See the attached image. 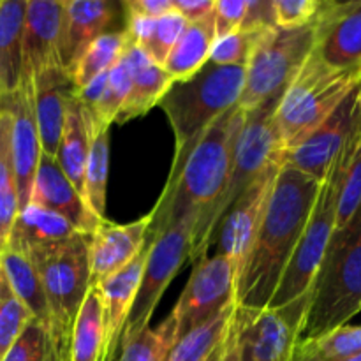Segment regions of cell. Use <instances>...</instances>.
Returning a JSON list of instances; mask_svg holds the SVG:
<instances>
[{"instance_id": "603a6c76", "label": "cell", "mask_w": 361, "mask_h": 361, "mask_svg": "<svg viewBox=\"0 0 361 361\" xmlns=\"http://www.w3.org/2000/svg\"><path fill=\"white\" fill-rule=\"evenodd\" d=\"M123 60L130 73V92L116 115L115 123H127L147 115L175 83V78L166 73L164 67L148 59L147 53L133 42H129L123 51Z\"/></svg>"}, {"instance_id": "8992f818", "label": "cell", "mask_w": 361, "mask_h": 361, "mask_svg": "<svg viewBox=\"0 0 361 361\" xmlns=\"http://www.w3.org/2000/svg\"><path fill=\"white\" fill-rule=\"evenodd\" d=\"M282 95V94H281ZM271 97L264 104L257 106L252 111H245L242 130L238 134V141L235 147L231 173L224 192L217 200L210 212L204 215L203 221L196 226L192 236V250L189 261H201L207 257V250L214 243L217 236L219 226L228 214L235 201L270 168L274 162L282 161V152L279 148L277 136L274 129V113L279 104V99Z\"/></svg>"}, {"instance_id": "60d3db41", "label": "cell", "mask_w": 361, "mask_h": 361, "mask_svg": "<svg viewBox=\"0 0 361 361\" xmlns=\"http://www.w3.org/2000/svg\"><path fill=\"white\" fill-rule=\"evenodd\" d=\"M51 348V334L37 319H32L0 361H46Z\"/></svg>"}, {"instance_id": "8fae6325", "label": "cell", "mask_w": 361, "mask_h": 361, "mask_svg": "<svg viewBox=\"0 0 361 361\" xmlns=\"http://www.w3.org/2000/svg\"><path fill=\"white\" fill-rule=\"evenodd\" d=\"M307 296L284 309H245L236 303L240 361H293Z\"/></svg>"}, {"instance_id": "1f68e13d", "label": "cell", "mask_w": 361, "mask_h": 361, "mask_svg": "<svg viewBox=\"0 0 361 361\" xmlns=\"http://www.w3.org/2000/svg\"><path fill=\"white\" fill-rule=\"evenodd\" d=\"M130 39L126 30L120 32H106L101 37L95 39L81 59L78 60L76 67L71 73L74 90H80L85 85L90 83L95 76H99L104 71L113 69L116 62L122 59L123 51L129 46Z\"/></svg>"}, {"instance_id": "f6af8a7d", "label": "cell", "mask_w": 361, "mask_h": 361, "mask_svg": "<svg viewBox=\"0 0 361 361\" xmlns=\"http://www.w3.org/2000/svg\"><path fill=\"white\" fill-rule=\"evenodd\" d=\"M173 7L185 18L187 23H196L214 14L215 0H173Z\"/></svg>"}, {"instance_id": "9c48e42d", "label": "cell", "mask_w": 361, "mask_h": 361, "mask_svg": "<svg viewBox=\"0 0 361 361\" xmlns=\"http://www.w3.org/2000/svg\"><path fill=\"white\" fill-rule=\"evenodd\" d=\"M337 200L338 171L337 159H335L326 178L321 183L309 222L296 243L295 252H293L267 309H284L307 296L314 277L319 270V264L326 252L335 226H337Z\"/></svg>"}, {"instance_id": "ab89813d", "label": "cell", "mask_w": 361, "mask_h": 361, "mask_svg": "<svg viewBox=\"0 0 361 361\" xmlns=\"http://www.w3.org/2000/svg\"><path fill=\"white\" fill-rule=\"evenodd\" d=\"M187 25L189 23H187L185 18L173 7L169 13L155 18L150 35L143 42V46H137V48L143 49L148 59L154 60L157 66L162 67L166 59H168V55L171 53L173 46L176 44L180 35L187 28Z\"/></svg>"}, {"instance_id": "ac0fdd59", "label": "cell", "mask_w": 361, "mask_h": 361, "mask_svg": "<svg viewBox=\"0 0 361 361\" xmlns=\"http://www.w3.org/2000/svg\"><path fill=\"white\" fill-rule=\"evenodd\" d=\"M30 203L59 214L81 235L90 236L104 222L88 208L85 197L63 175L56 159L51 155H41L32 185Z\"/></svg>"}, {"instance_id": "d6986e66", "label": "cell", "mask_w": 361, "mask_h": 361, "mask_svg": "<svg viewBox=\"0 0 361 361\" xmlns=\"http://www.w3.org/2000/svg\"><path fill=\"white\" fill-rule=\"evenodd\" d=\"M63 30L62 0H27L23 37L25 78L46 67L60 66Z\"/></svg>"}, {"instance_id": "6da1fadb", "label": "cell", "mask_w": 361, "mask_h": 361, "mask_svg": "<svg viewBox=\"0 0 361 361\" xmlns=\"http://www.w3.org/2000/svg\"><path fill=\"white\" fill-rule=\"evenodd\" d=\"M321 183L293 166L282 164L252 250L236 282V303L240 307H268L309 222Z\"/></svg>"}, {"instance_id": "7bdbcfd3", "label": "cell", "mask_w": 361, "mask_h": 361, "mask_svg": "<svg viewBox=\"0 0 361 361\" xmlns=\"http://www.w3.org/2000/svg\"><path fill=\"white\" fill-rule=\"evenodd\" d=\"M249 0H215L214 27L215 39L226 37L240 30L245 20Z\"/></svg>"}, {"instance_id": "bcb514c9", "label": "cell", "mask_w": 361, "mask_h": 361, "mask_svg": "<svg viewBox=\"0 0 361 361\" xmlns=\"http://www.w3.org/2000/svg\"><path fill=\"white\" fill-rule=\"evenodd\" d=\"M71 344H62V342H53L51 353H49L46 361H71Z\"/></svg>"}, {"instance_id": "d590c367", "label": "cell", "mask_w": 361, "mask_h": 361, "mask_svg": "<svg viewBox=\"0 0 361 361\" xmlns=\"http://www.w3.org/2000/svg\"><path fill=\"white\" fill-rule=\"evenodd\" d=\"M176 344V324L173 316L157 328H145L129 341L122 342V355L115 361H164Z\"/></svg>"}, {"instance_id": "2e32d148", "label": "cell", "mask_w": 361, "mask_h": 361, "mask_svg": "<svg viewBox=\"0 0 361 361\" xmlns=\"http://www.w3.org/2000/svg\"><path fill=\"white\" fill-rule=\"evenodd\" d=\"M0 108L7 109L13 116V164L16 175L18 207L23 210L30 203L32 185H34L35 171L41 161V140H39L37 122L34 115V101H32V80L25 78L16 94L0 99Z\"/></svg>"}, {"instance_id": "3957f363", "label": "cell", "mask_w": 361, "mask_h": 361, "mask_svg": "<svg viewBox=\"0 0 361 361\" xmlns=\"http://www.w3.org/2000/svg\"><path fill=\"white\" fill-rule=\"evenodd\" d=\"M361 312V207L355 217L335 229L307 293L300 341L345 326Z\"/></svg>"}, {"instance_id": "277c9868", "label": "cell", "mask_w": 361, "mask_h": 361, "mask_svg": "<svg viewBox=\"0 0 361 361\" xmlns=\"http://www.w3.org/2000/svg\"><path fill=\"white\" fill-rule=\"evenodd\" d=\"M245 83L243 66L207 62L189 80L175 81L157 106L166 113L175 136L171 173L180 171L201 134L226 111L238 104Z\"/></svg>"}, {"instance_id": "7c38bea8", "label": "cell", "mask_w": 361, "mask_h": 361, "mask_svg": "<svg viewBox=\"0 0 361 361\" xmlns=\"http://www.w3.org/2000/svg\"><path fill=\"white\" fill-rule=\"evenodd\" d=\"M236 302V270L224 254L197 261L171 316L176 324V341L201 324L217 317Z\"/></svg>"}, {"instance_id": "e0dca14e", "label": "cell", "mask_w": 361, "mask_h": 361, "mask_svg": "<svg viewBox=\"0 0 361 361\" xmlns=\"http://www.w3.org/2000/svg\"><path fill=\"white\" fill-rule=\"evenodd\" d=\"M150 224L152 212L129 224H115L106 219L95 233L88 236L90 286L101 284L141 252L147 243Z\"/></svg>"}, {"instance_id": "f1b7e54d", "label": "cell", "mask_w": 361, "mask_h": 361, "mask_svg": "<svg viewBox=\"0 0 361 361\" xmlns=\"http://www.w3.org/2000/svg\"><path fill=\"white\" fill-rule=\"evenodd\" d=\"M214 42L215 27L212 14L204 20L187 25L162 67L175 78V81L189 80L208 62Z\"/></svg>"}, {"instance_id": "e575fe53", "label": "cell", "mask_w": 361, "mask_h": 361, "mask_svg": "<svg viewBox=\"0 0 361 361\" xmlns=\"http://www.w3.org/2000/svg\"><path fill=\"white\" fill-rule=\"evenodd\" d=\"M235 307L236 302L222 310L217 317L201 324L200 328L176 341V344L173 345L164 361H203L224 337V331L228 328Z\"/></svg>"}, {"instance_id": "5bb4252c", "label": "cell", "mask_w": 361, "mask_h": 361, "mask_svg": "<svg viewBox=\"0 0 361 361\" xmlns=\"http://www.w3.org/2000/svg\"><path fill=\"white\" fill-rule=\"evenodd\" d=\"M284 162H274L238 200L235 201L228 214L219 226V245L221 254L228 256L233 261L236 270V282L242 275L243 267L247 263L254 240H256L259 226L263 222L267 212L270 192L274 189L275 178L281 171Z\"/></svg>"}, {"instance_id": "5b68a950", "label": "cell", "mask_w": 361, "mask_h": 361, "mask_svg": "<svg viewBox=\"0 0 361 361\" xmlns=\"http://www.w3.org/2000/svg\"><path fill=\"white\" fill-rule=\"evenodd\" d=\"M361 81V67L335 69L310 53L282 92L274 113V129L284 157L307 140Z\"/></svg>"}, {"instance_id": "74e56055", "label": "cell", "mask_w": 361, "mask_h": 361, "mask_svg": "<svg viewBox=\"0 0 361 361\" xmlns=\"http://www.w3.org/2000/svg\"><path fill=\"white\" fill-rule=\"evenodd\" d=\"M32 319L34 316L14 295L0 267V360Z\"/></svg>"}, {"instance_id": "ffe728a7", "label": "cell", "mask_w": 361, "mask_h": 361, "mask_svg": "<svg viewBox=\"0 0 361 361\" xmlns=\"http://www.w3.org/2000/svg\"><path fill=\"white\" fill-rule=\"evenodd\" d=\"M32 80V101L42 154L55 157L66 123L67 108L74 94L71 76L59 66L39 71Z\"/></svg>"}, {"instance_id": "d6a6232c", "label": "cell", "mask_w": 361, "mask_h": 361, "mask_svg": "<svg viewBox=\"0 0 361 361\" xmlns=\"http://www.w3.org/2000/svg\"><path fill=\"white\" fill-rule=\"evenodd\" d=\"M361 353L360 326L335 328L319 337L300 341L293 353V361H331L351 358Z\"/></svg>"}, {"instance_id": "83f0119b", "label": "cell", "mask_w": 361, "mask_h": 361, "mask_svg": "<svg viewBox=\"0 0 361 361\" xmlns=\"http://www.w3.org/2000/svg\"><path fill=\"white\" fill-rule=\"evenodd\" d=\"M90 150V133L87 129L83 111L76 97H71L67 108L66 123H63L62 137H60L59 150H56V162L63 175L71 180L78 192L85 197V168Z\"/></svg>"}, {"instance_id": "c3c4849f", "label": "cell", "mask_w": 361, "mask_h": 361, "mask_svg": "<svg viewBox=\"0 0 361 361\" xmlns=\"http://www.w3.org/2000/svg\"><path fill=\"white\" fill-rule=\"evenodd\" d=\"M331 361H361V353L356 356H351V358H344V360H331Z\"/></svg>"}, {"instance_id": "4dcf8cb0", "label": "cell", "mask_w": 361, "mask_h": 361, "mask_svg": "<svg viewBox=\"0 0 361 361\" xmlns=\"http://www.w3.org/2000/svg\"><path fill=\"white\" fill-rule=\"evenodd\" d=\"M11 136H13V116L7 109L0 108V252L7 247L11 229L20 212Z\"/></svg>"}, {"instance_id": "ba28073f", "label": "cell", "mask_w": 361, "mask_h": 361, "mask_svg": "<svg viewBox=\"0 0 361 361\" xmlns=\"http://www.w3.org/2000/svg\"><path fill=\"white\" fill-rule=\"evenodd\" d=\"M316 46V21L296 30L271 28L263 35L245 66L238 108L252 111L286 90Z\"/></svg>"}, {"instance_id": "4316f807", "label": "cell", "mask_w": 361, "mask_h": 361, "mask_svg": "<svg viewBox=\"0 0 361 361\" xmlns=\"http://www.w3.org/2000/svg\"><path fill=\"white\" fill-rule=\"evenodd\" d=\"M71 361H106V319L101 293L90 286L71 330Z\"/></svg>"}, {"instance_id": "ee69618b", "label": "cell", "mask_w": 361, "mask_h": 361, "mask_svg": "<svg viewBox=\"0 0 361 361\" xmlns=\"http://www.w3.org/2000/svg\"><path fill=\"white\" fill-rule=\"evenodd\" d=\"M122 9L126 16L155 18L169 13L173 9V0H126L122 2Z\"/></svg>"}, {"instance_id": "f35d334b", "label": "cell", "mask_w": 361, "mask_h": 361, "mask_svg": "<svg viewBox=\"0 0 361 361\" xmlns=\"http://www.w3.org/2000/svg\"><path fill=\"white\" fill-rule=\"evenodd\" d=\"M274 27H259V28H240L226 37L215 39L212 46L210 59L208 62L217 63V66H247L249 59L252 56L257 42L263 39V35Z\"/></svg>"}, {"instance_id": "d4e9b609", "label": "cell", "mask_w": 361, "mask_h": 361, "mask_svg": "<svg viewBox=\"0 0 361 361\" xmlns=\"http://www.w3.org/2000/svg\"><path fill=\"white\" fill-rule=\"evenodd\" d=\"M76 235H80V231L59 214L28 203L23 210L18 212L7 247L28 252L37 247L63 242Z\"/></svg>"}, {"instance_id": "836d02e7", "label": "cell", "mask_w": 361, "mask_h": 361, "mask_svg": "<svg viewBox=\"0 0 361 361\" xmlns=\"http://www.w3.org/2000/svg\"><path fill=\"white\" fill-rule=\"evenodd\" d=\"M109 171V127L90 133L87 168H85V201L88 208L106 221V185Z\"/></svg>"}, {"instance_id": "4fadbf2b", "label": "cell", "mask_w": 361, "mask_h": 361, "mask_svg": "<svg viewBox=\"0 0 361 361\" xmlns=\"http://www.w3.org/2000/svg\"><path fill=\"white\" fill-rule=\"evenodd\" d=\"M361 123V81L345 95L338 108L282 161L323 182L344 145Z\"/></svg>"}, {"instance_id": "9a60e30c", "label": "cell", "mask_w": 361, "mask_h": 361, "mask_svg": "<svg viewBox=\"0 0 361 361\" xmlns=\"http://www.w3.org/2000/svg\"><path fill=\"white\" fill-rule=\"evenodd\" d=\"M314 51L335 69L361 67V0H324L316 20Z\"/></svg>"}, {"instance_id": "b9f144b4", "label": "cell", "mask_w": 361, "mask_h": 361, "mask_svg": "<svg viewBox=\"0 0 361 361\" xmlns=\"http://www.w3.org/2000/svg\"><path fill=\"white\" fill-rule=\"evenodd\" d=\"M324 0H271V20L277 30H296L312 25Z\"/></svg>"}, {"instance_id": "30bf717a", "label": "cell", "mask_w": 361, "mask_h": 361, "mask_svg": "<svg viewBox=\"0 0 361 361\" xmlns=\"http://www.w3.org/2000/svg\"><path fill=\"white\" fill-rule=\"evenodd\" d=\"M194 228H196V217H187L155 236L154 240L147 238L150 242L147 264H145L136 300L123 326L120 344L150 326V319L166 288L182 270L185 261L190 259Z\"/></svg>"}, {"instance_id": "7dc6e473", "label": "cell", "mask_w": 361, "mask_h": 361, "mask_svg": "<svg viewBox=\"0 0 361 361\" xmlns=\"http://www.w3.org/2000/svg\"><path fill=\"white\" fill-rule=\"evenodd\" d=\"M221 358H222V338H221V342L215 345L214 351H212L203 361H221Z\"/></svg>"}, {"instance_id": "44dd1931", "label": "cell", "mask_w": 361, "mask_h": 361, "mask_svg": "<svg viewBox=\"0 0 361 361\" xmlns=\"http://www.w3.org/2000/svg\"><path fill=\"white\" fill-rule=\"evenodd\" d=\"M116 4L106 0H67L63 2V30L60 66L71 76L85 49L115 21Z\"/></svg>"}, {"instance_id": "cb8c5ba5", "label": "cell", "mask_w": 361, "mask_h": 361, "mask_svg": "<svg viewBox=\"0 0 361 361\" xmlns=\"http://www.w3.org/2000/svg\"><path fill=\"white\" fill-rule=\"evenodd\" d=\"M27 0H0V99L23 83V37Z\"/></svg>"}, {"instance_id": "7a4b0ae2", "label": "cell", "mask_w": 361, "mask_h": 361, "mask_svg": "<svg viewBox=\"0 0 361 361\" xmlns=\"http://www.w3.org/2000/svg\"><path fill=\"white\" fill-rule=\"evenodd\" d=\"M245 115L238 104L233 106L201 134L180 171L169 175L152 210L148 240H154L182 219L196 217L197 226L214 208L228 183Z\"/></svg>"}, {"instance_id": "681fc988", "label": "cell", "mask_w": 361, "mask_h": 361, "mask_svg": "<svg viewBox=\"0 0 361 361\" xmlns=\"http://www.w3.org/2000/svg\"><path fill=\"white\" fill-rule=\"evenodd\" d=\"M113 361H115V360H113Z\"/></svg>"}, {"instance_id": "7402d4cb", "label": "cell", "mask_w": 361, "mask_h": 361, "mask_svg": "<svg viewBox=\"0 0 361 361\" xmlns=\"http://www.w3.org/2000/svg\"><path fill=\"white\" fill-rule=\"evenodd\" d=\"M148 250H150V242L147 240L141 252L127 267H123L122 270L109 275L101 284L95 286L101 293L102 305H104L106 361L115 360V353L116 348L120 345L123 326H126V321L134 305L137 289H140Z\"/></svg>"}, {"instance_id": "52a82bcc", "label": "cell", "mask_w": 361, "mask_h": 361, "mask_svg": "<svg viewBox=\"0 0 361 361\" xmlns=\"http://www.w3.org/2000/svg\"><path fill=\"white\" fill-rule=\"evenodd\" d=\"M27 254L37 270L53 319L51 341L71 344V330L90 288L88 236L76 235Z\"/></svg>"}, {"instance_id": "8d00e7d4", "label": "cell", "mask_w": 361, "mask_h": 361, "mask_svg": "<svg viewBox=\"0 0 361 361\" xmlns=\"http://www.w3.org/2000/svg\"><path fill=\"white\" fill-rule=\"evenodd\" d=\"M130 92V73L127 62L122 59L113 66L111 73H109V80L106 83L104 92H102L101 99H99L97 106H95L94 113L87 115L83 113L85 122H87L88 133L94 130L104 129L115 122L116 115L122 109L123 102L127 101V95ZM83 111V109H81Z\"/></svg>"}, {"instance_id": "f546056e", "label": "cell", "mask_w": 361, "mask_h": 361, "mask_svg": "<svg viewBox=\"0 0 361 361\" xmlns=\"http://www.w3.org/2000/svg\"><path fill=\"white\" fill-rule=\"evenodd\" d=\"M338 200L337 226L344 228L361 207V123L337 157Z\"/></svg>"}, {"instance_id": "484cf974", "label": "cell", "mask_w": 361, "mask_h": 361, "mask_svg": "<svg viewBox=\"0 0 361 361\" xmlns=\"http://www.w3.org/2000/svg\"><path fill=\"white\" fill-rule=\"evenodd\" d=\"M0 267H2L4 275H6L14 295L30 310L34 319H37L51 334V312H49V305L48 300H46L44 289H42L41 279H39V274L30 257L21 252V250L6 247L0 252Z\"/></svg>"}]
</instances>
